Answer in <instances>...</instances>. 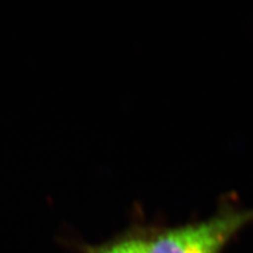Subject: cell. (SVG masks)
I'll list each match as a JSON object with an SVG mask.
<instances>
[{"label":"cell","instance_id":"6da1fadb","mask_svg":"<svg viewBox=\"0 0 253 253\" xmlns=\"http://www.w3.org/2000/svg\"><path fill=\"white\" fill-rule=\"evenodd\" d=\"M252 223L253 208L227 206L207 219L151 232L148 253H221Z\"/></svg>","mask_w":253,"mask_h":253},{"label":"cell","instance_id":"7a4b0ae2","mask_svg":"<svg viewBox=\"0 0 253 253\" xmlns=\"http://www.w3.org/2000/svg\"><path fill=\"white\" fill-rule=\"evenodd\" d=\"M150 235L144 229H131L106 243L83 245L81 253H148Z\"/></svg>","mask_w":253,"mask_h":253}]
</instances>
